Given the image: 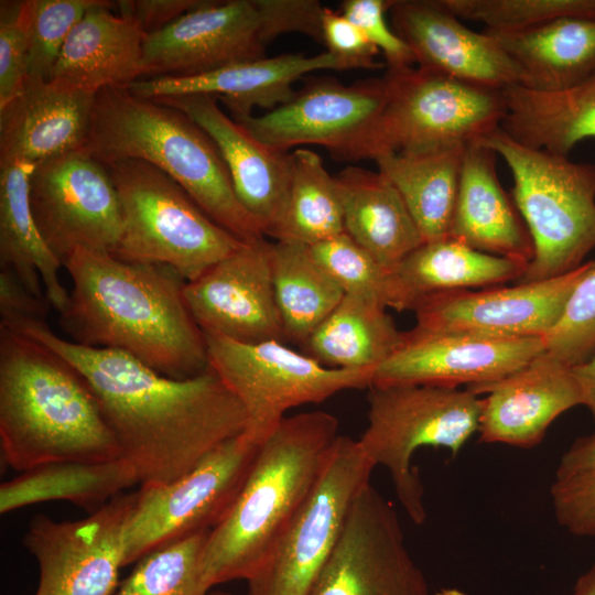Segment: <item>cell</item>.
I'll return each mask as SVG.
<instances>
[{
	"instance_id": "obj_1",
	"label": "cell",
	"mask_w": 595,
	"mask_h": 595,
	"mask_svg": "<svg viewBox=\"0 0 595 595\" xmlns=\"http://www.w3.org/2000/svg\"><path fill=\"white\" fill-rule=\"evenodd\" d=\"M0 326L43 344L84 376L141 485L180 478L247 430L242 404L209 366L197 376L174 379L123 351L63 338L45 321Z\"/></svg>"
},
{
	"instance_id": "obj_2",
	"label": "cell",
	"mask_w": 595,
	"mask_h": 595,
	"mask_svg": "<svg viewBox=\"0 0 595 595\" xmlns=\"http://www.w3.org/2000/svg\"><path fill=\"white\" fill-rule=\"evenodd\" d=\"M72 290L61 324L72 342L120 350L161 375L186 379L208 368L204 332L184 284L165 266L77 249L65 262Z\"/></svg>"
},
{
	"instance_id": "obj_3",
	"label": "cell",
	"mask_w": 595,
	"mask_h": 595,
	"mask_svg": "<svg viewBox=\"0 0 595 595\" xmlns=\"http://www.w3.org/2000/svg\"><path fill=\"white\" fill-rule=\"evenodd\" d=\"M0 446L25 472L55 462H107L120 447L84 376L43 344L0 326Z\"/></svg>"
},
{
	"instance_id": "obj_4",
	"label": "cell",
	"mask_w": 595,
	"mask_h": 595,
	"mask_svg": "<svg viewBox=\"0 0 595 595\" xmlns=\"http://www.w3.org/2000/svg\"><path fill=\"white\" fill-rule=\"evenodd\" d=\"M325 411L285 416L260 444L225 518L209 531L201 574L204 588L250 578L306 502L338 436Z\"/></svg>"
},
{
	"instance_id": "obj_5",
	"label": "cell",
	"mask_w": 595,
	"mask_h": 595,
	"mask_svg": "<svg viewBox=\"0 0 595 595\" xmlns=\"http://www.w3.org/2000/svg\"><path fill=\"white\" fill-rule=\"evenodd\" d=\"M104 165L141 160L173 178L216 224L246 241L263 237L238 201L210 137L182 111L123 88L95 96L84 147Z\"/></svg>"
},
{
	"instance_id": "obj_6",
	"label": "cell",
	"mask_w": 595,
	"mask_h": 595,
	"mask_svg": "<svg viewBox=\"0 0 595 595\" xmlns=\"http://www.w3.org/2000/svg\"><path fill=\"white\" fill-rule=\"evenodd\" d=\"M480 142L511 171L513 203L532 239L533 259L518 283L581 267L595 248V164L526 147L500 128Z\"/></svg>"
},
{
	"instance_id": "obj_7",
	"label": "cell",
	"mask_w": 595,
	"mask_h": 595,
	"mask_svg": "<svg viewBox=\"0 0 595 595\" xmlns=\"http://www.w3.org/2000/svg\"><path fill=\"white\" fill-rule=\"evenodd\" d=\"M323 9L316 0H203L145 35L144 78L193 76L261 60L267 45L285 33L322 42Z\"/></svg>"
},
{
	"instance_id": "obj_8",
	"label": "cell",
	"mask_w": 595,
	"mask_h": 595,
	"mask_svg": "<svg viewBox=\"0 0 595 595\" xmlns=\"http://www.w3.org/2000/svg\"><path fill=\"white\" fill-rule=\"evenodd\" d=\"M105 166L122 214L121 234L111 252L116 258L165 266L188 282L242 244L150 163L121 160Z\"/></svg>"
},
{
	"instance_id": "obj_9",
	"label": "cell",
	"mask_w": 595,
	"mask_h": 595,
	"mask_svg": "<svg viewBox=\"0 0 595 595\" xmlns=\"http://www.w3.org/2000/svg\"><path fill=\"white\" fill-rule=\"evenodd\" d=\"M368 425L358 441L376 466L386 467L409 518L425 521L424 488L412 465L422 446L456 456L478 432L480 399L469 390L434 386L369 387Z\"/></svg>"
},
{
	"instance_id": "obj_10",
	"label": "cell",
	"mask_w": 595,
	"mask_h": 595,
	"mask_svg": "<svg viewBox=\"0 0 595 595\" xmlns=\"http://www.w3.org/2000/svg\"><path fill=\"white\" fill-rule=\"evenodd\" d=\"M383 78L386 100L361 159L466 147L499 129L506 115L502 90L414 65L387 68Z\"/></svg>"
},
{
	"instance_id": "obj_11",
	"label": "cell",
	"mask_w": 595,
	"mask_h": 595,
	"mask_svg": "<svg viewBox=\"0 0 595 595\" xmlns=\"http://www.w3.org/2000/svg\"><path fill=\"white\" fill-rule=\"evenodd\" d=\"M204 335L208 366L242 404L246 432L258 444L273 433L288 410L372 385V369L331 368L282 342L244 344Z\"/></svg>"
},
{
	"instance_id": "obj_12",
	"label": "cell",
	"mask_w": 595,
	"mask_h": 595,
	"mask_svg": "<svg viewBox=\"0 0 595 595\" xmlns=\"http://www.w3.org/2000/svg\"><path fill=\"white\" fill-rule=\"evenodd\" d=\"M259 446L244 432L180 478L142 484L123 529V566L171 542L214 529L235 502Z\"/></svg>"
},
{
	"instance_id": "obj_13",
	"label": "cell",
	"mask_w": 595,
	"mask_h": 595,
	"mask_svg": "<svg viewBox=\"0 0 595 595\" xmlns=\"http://www.w3.org/2000/svg\"><path fill=\"white\" fill-rule=\"evenodd\" d=\"M374 468L357 440L338 435L311 496L246 581L247 595H306Z\"/></svg>"
},
{
	"instance_id": "obj_14",
	"label": "cell",
	"mask_w": 595,
	"mask_h": 595,
	"mask_svg": "<svg viewBox=\"0 0 595 595\" xmlns=\"http://www.w3.org/2000/svg\"><path fill=\"white\" fill-rule=\"evenodd\" d=\"M29 193L37 229L64 267L77 249H115L122 214L107 167L83 148L36 164Z\"/></svg>"
},
{
	"instance_id": "obj_15",
	"label": "cell",
	"mask_w": 595,
	"mask_h": 595,
	"mask_svg": "<svg viewBox=\"0 0 595 595\" xmlns=\"http://www.w3.org/2000/svg\"><path fill=\"white\" fill-rule=\"evenodd\" d=\"M306 595H430L397 511L370 484L354 498Z\"/></svg>"
},
{
	"instance_id": "obj_16",
	"label": "cell",
	"mask_w": 595,
	"mask_h": 595,
	"mask_svg": "<svg viewBox=\"0 0 595 595\" xmlns=\"http://www.w3.org/2000/svg\"><path fill=\"white\" fill-rule=\"evenodd\" d=\"M386 100V80L344 85L314 79L294 97L260 116L232 118L252 137L277 151L307 144L327 149L343 161L361 160L364 147Z\"/></svg>"
},
{
	"instance_id": "obj_17",
	"label": "cell",
	"mask_w": 595,
	"mask_h": 595,
	"mask_svg": "<svg viewBox=\"0 0 595 595\" xmlns=\"http://www.w3.org/2000/svg\"><path fill=\"white\" fill-rule=\"evenodd\" d=\"M136 500L123 493L87 518L36 515L22 539L39 565L34 595H113L123 566V529Z\"/></svg>"
},
{
	"instance_id": "obj_18",
	"label": "cell",
	"mask_w": 595,
	"mask_h": 595,
	"mask_svg": "<svg viewBox=\"0 0 595 595\" xmlns=\"http://www.w3.org/2000/svg\"><path fill=\"white\" fill-rule=\"evenodd\" d=\"M544 351L542 337H496L415 325L402 333L397 349L375 370L371 386H483L519 371Z\"/></svg>"
},
{
	"instance_id": "obj_19",
	"label": "cell",
	"mask_w": 595,
	"mask_h": 595,
	"mask_svg": "<svg viewBox=\"0 0 595 595\" xmlns=\"http://www.w3.org/2000/svg\"><path fill=\"white\" fill-rule=\"evenodd\" d=\"M264 236L242 241L198 278L185 282L186 305L204 333L238 343L285 340Z\"/></svg>"
},
{
	"instance_id": "obj_20",
	"label": "cell",
	"mask_w": 595,
	"mask_h": 595,
	"mask_svg": "<svg viewBox=\"0 0 595 595\" xmlns=\"http://www.w3.org/2000/svg\"><path fill=\"white\" fill-rule=\"evenodd\" d=\"M594 267L592 260L549 280L431 295L413 310L416 326L496 337L543 338L560 320L575 286Z\"/></svg>"
},
{
	"instance_id": "obj_21",
	"label": "cell",
	"mask_w": 595,
	"mask_h": 595,
	"mask_svg": "<svg viewBox=\"0 0 595 595\" xmlns=\"http://www.w3.org/2000/svg\"><path fill=\"white\" fill-rule=\"evenodd\" d=\"M389 12L418 67L495 90L521 84L499 43L465 25L441 0H393Z\"/></svg>"
},
{
	"instance_id": "obj_22",
	"label": "cell",
	"mask_w": 595,
	"mask_h": 595,
	"mask_svg": "<svg viewBox=\"0 0 595 595\" xmlns=\"http://www.w3.org/2000/svg\"><path fill=\"white\" fill-rule=\"evenodd\" d=\"M480 399L479 440L532 448L551 423L583 404L573 368L547 351L519 371L493 383L468 387Z\"/></svg>"
},
{
	"instance_id": "obj_23",
	"label": "cell",
	"mask_w": 595,
	"mask_h": 595,
	"mask_svg": "<svg viewBox=\"0 0 595 595\" xmlns=\"http://www.w3.org/2000/svg\"><path fill=\"white\" fill-rule=\"evenodd\" d=\"M195 121L214 141L236 196L266 236L278 220L288 193L290 153L261 143L227 116L209 95L153 98Z\"/></svg>"
},
{
	"instance_id": "obj_24",
	"label": "cell",
	"mask_w": 595,
	"mask_h": 595,
	"mask_svg": "<svg viewBox=\"0 0 595 595\" xmlns=\"http://www.w3.org/2000/svg\"><path fill=\"white\" fill-rule=\"evenodd\" d=\"M343 71V64L329 52L306 56L282 54L274 57L232 64L193 76L139 79L126 90L141 98L180 95H209L219 99L231 118L251 116L255 108L270 111L294 95L293 84L317 71Z\"/></svg>"
},
{
	"instance_id": "obj_25",
	"label": "cell",
	"mask_w": 595,
	"mask_h": 595,
	"mask_svg": "<svg viewBox=\"0 0 595 595\" xmlns=\"http://www.w3.org/2000/svg\"><path fill=\"white\" fill-rule=\"evenodd\" d=\"M116 2L89 10L73 28L53 69L54 86L96 95L127 88L145 76V32L132 17L111 11Z\"/></svg>"
},
{
	"instance_id": "obj_26",
	"label": "cell",
	"mask_w": 595,
	"mask_h": 595,
	"mask_svg": "<svg viewBox=\"0 0 595 595\" xmlns=\"http://www.w3.org/2000/svg\"><path fill=\"white\" fill-rule=\"evenodd\" d=\"M95 96L29 78L23 91L0 107V161L36 165L83 149Z\"/></svg>"
},
{
	"instance_id": "obj_27",
	"label": "cell",
	"mask_w": 595,
	"mask_h": 595,
	"mask_svg": "<svg viewBox=\"0 0 595 595\" xmlns=\"http://www.w3.org/2000/svg\"><path fill=\"white\" fill-rule=\"evenodd\" d=\"M496 156L480 141L466 145L448 238L528 267L534 252L532 239L499 183Z\"/></svg>"
},
{
	"instance_id": "obj_28",
	"label": "cell",
	"mask_w": 595,
	"mask_h": 595,
	"mask_svg": "<svg viewBox=\"0 0 595 595\" xmlns=\"http://www.w3.org/2000/svg\"><path fill=\"white\" fill-rule=\"evenodd\" d=\"M527 266L470 248L452 238L423 242L389 273L390 309L411 310L443 292L519 281Z\"/></svg>"
},
{
	"instance_id": "obj_29",
	"label": "cell",
	"mask_w": 595,
	"mask_h": 595,
	"mask_svg": "<svg viewBox=\"0 0 595 595\" xmlns=\"http://www.w3.org/2000/svg\"><path fill=\"white\" fill-rule=\"evenodd\" d=\"M34 166L20 160L0 161V267L62 314L69 292L61 282L63 266L44 242L32 214L29 180Z\"/></svg>"
},
{
	"instance_id": "obj_30",
	"label": "cell",
	"mask_w": 595,
	"mask_h": 595,
	"mask_svg": "<svg viewBox=\"0 0 595 595\" xmlns=\"http://www.w3.org/2000/svg\"><path fill=\"white\" fill-rule=\"evenodd\" d=\"M345 232L390 272L424 240L401 195L381 173L348 165L336 176Z\"/></svg>"
},
{
	"instance_id": "obj_31",
	"label": "cell",
	"mask_w": 595,
	"mask_h": 595,
	"mask_svg": "<svg viewBox=\"0 0 595 595\" xmlns=\"http://www.w3.org/2000/svg\"><path fill=\"white\" fill-rule=\"evenodd\" d=\"M484 31L519 69V86L558 91L595 75V18H561L509 32Z\"/></svg>"
},
{
	"instance_id": "obj_32",
	"label": "cell",
	"mask_w": 595,
	"mask_h": 595,
	"mask_svg": "<svg viewBox=\"0 0 595 595\" xmlns=\"http://www.w3.org/2000/svg\"><path fill=\"white\" fill-rule=\"evenodd\" d=\"M502 93L500 129L526 147L569 156L578 142L595 138V75L558 91L516 85Z\"/></svg>"
},
{
	"instance_id": "obj_33",
	"label": "cell",
	"mask_w": 595,
	"mask_h": 595,
	"mask_svg": "<svg viewBox=\"0 0 595 595\" xmlns=\"http://www.w3.org/2000/svg\"><path fill=\"white\" fill-rule=\"evenodd\" d=\"M136 484H140L138 474L123 457L107 462L50 463L1 484L0 512L63 500L91 513Z\"/></svg>"
},
{
	"instance_id": "obj_34",
	"label": "cell",
	"mask_w": 595,
	"mask_h": 595,
	"mask_svg": "<svg viewBox=\"0 0 595 595\" xmlns=\"http://www.w3.org/2000/svg\"><path fill=\"white\" fill-rule=\"evenodd\" d=\"M466 147L390 152L375 159L397 188L424 242L448 238Z\"/></svg>"
},
{
	"instance_id": "obj_35",
	"label": "cell",
	"mask_w": 595,
	"mask_h": 595,
	"mask_svg": "<svg viewBox=\"0 0 595 595\" xmlns=\"http://www.w3.org/2000/svg\"><path fill=\"white\" fill-rule=\"evenodd\" d=\"M386 310L375 301L345 294L301 348L331 368L376 370L397 349L403 333Z\"/></svg>"
},
{
	"instance_id": "obj_36",
	"label": "cell",
	"mask_w": 595,
	"mask_h": 595,
	"mask_svg": "<svg viewBox=\"0 0 595 595\" xmlns=\"http://www.w3.org/2000/svg\"><path fill=\"white\" fill-rule=\"evenodd\" d=\"M290 162L285 201L267 236L275 241L312 246L345 232L338 183L321 156L298 148L290 153Z\"/></svg>"
},
{
	"instance_id": "obj_37",
	"label": "cell",
	"mask_w": 595,
	"mask_h": 595,
	"mask_svg": "<svg viewBox=\"0 0 595 595\" xmlns=\"http://www.w3.org/2000/svg\"><path fill=\"white\" fill-rule=\"evenodd\" d=\"M272 280L285 340L301 346L345 295L309 246L275 241Z\"/></svg>"
},
{
	"instance_id": "obj_38",
	"label": "cell",
	"mask_w": 595,
	"mask_h": 595,
	"mask_svg": "<svg viewBox=\"0 0 595 595\" xmlns=\"http://www.w3.org/2000/svg\"><path fill=\"white\" fill-rule=\"evenodd\" d=\"M208 533L192 534L148 553L113 595H207L201 561Z\"/></svg>"
},
{
	"instance_id": "obj_39",
	"label": "cell",
	"mask_w": 595,
	"mask_h": 595,
	"mask_svg": "<svg viewBox=\"0 0 595 595\" xmlns=\"http://www.w3.org/2000/svg\"><path fill=\"white\" fill-rule=\"evenodd\" d=\"M108 0H25L29 78L50 82L73 28L91 9Z\"/></svg>"
},
{
	"instance_id": "obj_40",
	"label": "cell",
	"mask_w": 595,
	"mask_h": 595,
	"mask_svg": "<svg viewBox=\"0 0 595 595\" xmlns=\"http://www.w3.org/2000/svg\"><path fill=\"white\" fill-rule=\"evenodd\" d=\"M459 19L509 32L561 18H595V0H441Z\"/></svg>"
},
{
	"instance_id": "obj_41",
	"label": "cell",
	"mask_w": 595,
	"mask_h": 595,
	"mask_svg": "<svg viewBox=\"0 0 595 595\" xmlns=\"http://www.w3.org/2000/svg\"><path fill=\"white\" fill-rule=\"evenodd\" d=\"M309 248L316 262L345 294L357 295L375 301L386 309L390 307V273L346 232Z\"/></svg>"
},
{
	"instance_id": "obj_42",
	"label": "cell",
	"mask_w": 595,
	"mask_h": 595,
	"mask_svg": "<svg viewBox=\"0 0 595 595\" xmlns=\"http://www.w3.org/2000/svg\"><path fill=\"white\" fill-rule=\"evenodd\" d=\"M545 351L570 367L595 353V267L578 282L564 311L543 337Z\"/></svg>"
},
{
	"instance_id": "obj_43",
	"label": "cell",
	"mask_w": 595,
	"mask_h": 595,
	"mask_svg": "<svg viewBox=\"0 0 595 595\" xmlns=\"http://www.w3.org/2000/svg\"><path fill=\"white\" fill-rule=\"evenodd\" d=\"M29 79V39L23 1L0 4V107L20 95Z\"/></svg>"
},
{
	"instance_id": "obj_44",
	"label": "cell",
	"mask_w": 595,
	"mask_h": 595,
	"mask_svg": "<svg viewBox=\"0 0 595 595\" xmlns=\"http://www.w3.org/2000/svg\"><path fill=\"white\" fill-rule=\"evenodd\" d=\"M392 0H345L340 12L356 24L368 41L383 54L387 68L414 65L411 50L387 24L385 14Z\"/></svg>"
},
{
	"instance_id": "obj_45",
	"label": "cell",
	"mask_w": 595,
	"mask_h": 595,
	"mask_svg": "<svg viewBox=\"0 0 595 595\" xmlns=\"http://www.w3.org/2000/svg\"><path fill=\"white\" fill-rule=\"evenodd\" d=\"M550 495L560 526L576 537H595V469L555 479Z\"/></svg>"
},
{
	"instance_id": "obj_46",
	"label": "cell",
	"mask_w": 595,
	"mask_h": 595,
	"mask_svg": "<svg viewBox=\"0 0 595 595\" xmlns=\"http://www.w3.org/2000/svg\"><path fill=\"white\" fill-rule=\"evenodd\" d=\"M322 43L345 69L381 66L375 61L380 52L368 41L361 30L340 11L324 7L321 18Z\"/></svg>"
},
{
	"instance_id": "obj_47",
	"label": "cell",
	"mask_w": 595,
	"mask_h": 595,
	"mask_svg": "<svg viewBox=\"0 0 595 595\" xmlns=\"http://www.w3.org/2000/svg\"><path fill=\"white\" fill-rule=\"evenodd\" d=\"M203 0H120L118 12L137 20L145 34L156 32L186 12L198 7Z\"/></svg>"
},
{
	"instance_id": "obj_48",
	"label": "cell",
	"mask_w": 595,
	"mask_h": 595,
	"mask_svg": "<svg viewBox=\"0 0 595 595\" xmlns=\"http://www.w3.org/2000/svg\"><path fill=\"white\" fill-rule=\"evenodd\" d=\"M50 307L46 299L32 294L8 270H0V316L1 322L14 320L45 321Z\"/></svg>"
},
{
	"instance_id": "obj_49",
	"label": "cell",
	"mask_w": 595,
	"mask_h": 595,
	"mask_svg": "<svg viewBox=\"0 0 595 595\" xmlns=\"http://www.w3.org/2000/svg\"><path fill=\"white\" fill-rule=\"evenodd\" d=\"M595 469V432L576 439L562 455L555 479L569 478Z\"/></svg>"
},
{
	"instance_id": "obj_50",
	"label": "cell",
	"mask_w": 595,
	"mask_h": 595,
	"mask_svg": "<svg viewBox=\"0 0 595 595\" xmlns=\"http://www.w3.org/2000/svg\"><path fill=\"white\" fill-rule=\"evenodd\" d=\"M573 372L581 386L583 405H585L595 423V353L585 363L573 367Z\"/></svg>"
},
{
	"instance_id": "obj_51",
	"label": "cell",
	"mask_w": 595,
	"mask_h": 595,
	"mask_svg": "<svg viewBox=\"0 0 595 595\" xmlns=\"http://www.w3.org/2000/svg\"><path fill=\"white\" fill-rule=\"evenodd\" d=\"M571 595H595V561L576 581Z\"/></svg>"
},
{
	"instance_id": "obj_52",
	"label": "cell",
	"mask_w": 595,
	"mask_h": 595,
	"mask_svg": "<svg viewBox=\"0 0 595 595\" xmlns=\"http://www.w3.org/2000/svg\"><path fill=\"white\" fill-rule=\"evenodd\" d=\"M210 595H231V594L227 592H223V591H214L210 593Z\"/></svg>"
}]
</instances>
